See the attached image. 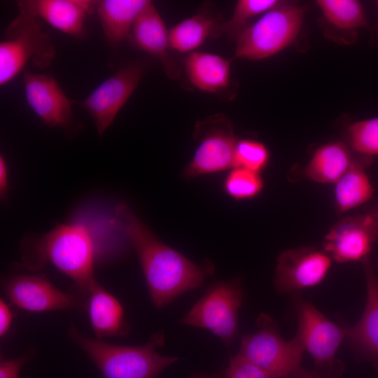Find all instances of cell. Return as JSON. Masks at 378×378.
<instances>
[{"label":"cell","mask_w":378,"mask_h":378,"mask_svg":"<svg viewBox=\"0 0 378 378\" xmlns=\"http://www.w3.org/2000/svg\"><path fill=\"white\" fill-rule=\"evenodd\" d=\"M298 318L297 335L314 360V374L317 378H337L343 368L335 355L346 337V328L337 326L305 301L298 304Z\"/></svg>","instance_id":"obj_8"},{"label":"cell","mask_w":378,"mask_h":378,"mask_svg":"<svg viewBox=\"0 0 378 378\" xmlns=\"http://www.w3.org/2000/svg\"><path fill=\"white\" fill-rule=\"evenodd\" d=\"M70 338L86 354L104 378H155L178 360L164 356L157 348L164 343L158 332L141 346H118L102 340L87 337L72 326Z\"/></svg>","instance_id":"obj_3"},{"label":"cell","mask_w":378,"mask_h":378,"mask_svg":"<svg viewBox=\"0 0 378 378\" xmlns=\"http://www.w3.org/2000/svg\"><path fill=\"white\" fill-rule=\"evenodd\" d=\"M316 4L325 20L336 29L355 31L368 26L364 8L358 1L318 0Z\"/></svg>","instance_id":"obj_24"},{"label":"cell","mask_w":378,"mask_h":378,"mask_svg":"<svg viewBox=\"0 0 378 378\" xmlns=\"http://www.w3.org/2000/svg\"><path fill=\"white\" fill-rule=\"evenodd\" d=\"M257 323L256 332L243 336L237 354L271 378H285L300 368L304 349L299 337L296 335L291 340H284L265 314L260 315Z\"/></svg>","instance_id":"obj_6"},{"label":"cell","mask_w":378,"mask_h":378,"mask_svg":"<svg viewBox=\"0 0 378 378\" xmlns=\"http://www.w3.org/2000/svg\"><path fill=\"white\" fill-rule=\"evenodd\" d=\"M305 12L303 6L280 1L237 36L234 57L260 60L290 46L299 35Z\"/></svg>","instance_id":"obj_4"},{"label":"cell","mask_w":378,"mask_h":378,"mask_svg":"<svg viewBox=\"0 0 378 378\" xmlns=\"http://www.w3.org/2000/svg\"><path fill=\"white\" fill-rule=\"evenodd\" d=\"M262 187L263 181L259 173L239 167H234L223 183L225 192L237 200L255 197Z\"/></svg>","instance_id":"obj_26"},{"label":"cell","mask_w":378,"mask_h":378,"mask_svg":"<svg viewBox=\"0 0 378 378\" xmlns=\"http://www.w3.org/2000/svg\"><path fill=\"white\" fill-rule=\"evenodd\" d=\"M23 83L29 106L46 125L62 128L71 125V101L54 77L24 71Z\"/></svg>","instance_id":"obj_14"},{"label":"cell","mask_w":378,"mask_h":378,"mask_svg":"<svg viewBox=\"0 0 378 378\" xmlns=\"http://www.w3.org/2000/svg\"><path fill=\"white\" fill-rule=\"evenodd\" d=\"M225 378H271L259 368L237 354L224 371Z\"/></svg>","instance_id":"obj_29"},{"label":"cell","mask_w":378,"mask_h":378,"mask_svg":"<svg viewBox=\"0 0 378 378\" xmlns=\"http://www.w3.org/2000/svg\"><path fill=\"white\" fill-rule=\"evenodd\" d=\"M148 0L97 1L95 10L107 40L118 44L129 38L131 31Z\"/></svg>","instance_id":"obj_18"},{"label":"cell","mask_w":378,"mask_h":378,"mask_svg":"<svg viewBox=\"0 0 378 378\" xmlns=\"http://www.w3.org/2000/svg\"><path fill=\"white\" fill-rule=\"evenodd\" d=\"M365 165L363 162L354 161L336 182L335 202L340 211L354 209L371 199L373 190L365 172Z\"/></svg>","instance_id":"obj_23"},{"label":"cell","mask_w":378,"mask_h":378,"mask_svg":"<svg viewBox=\"0 0 378 378\" xmlns=\"http://www.w3.org/2000/svg\"><path fill=\"white\" fill-rule=\"evenodd\" d=\"M85 295L87 311L97 339L122 337L128 333L129 326L120 303L96 279L90 284Z\"/></svg>","instance_id":"obj_17"},{"label":"cell","mask_w":378,"mask_h":378,"mask_svg":"<svg viewBox=\"0 0 378 378\" xmlns=\"http://www.w3.org/2000/svg\"><path fill=\"white\" fill-rule=\"evenodd\" d=\"M221 24L214 17L198 13L175 24L169 31L171 49L181 52H191L201 46Z\"/></svg>","instance_id":"obj_22"},{"label":"cell","mask_w":378,"mask_h":378,"mask_svg":"<svg viewBox=\"0 0 378 378\" xmlns=\"http://www.w3.org/2000/svg\"><path fill=\"white\" fill-rule=\"evenodd\" d=\"M350 143L357 153L378 155V118L356 122L349 127Z\"/></svg>","instance_id":"obj_28"},{"label":"cell","mask_w":378,"mask_h":378,"mask_svg":"<svg viewBox=\"0 0 378 378\" xmlns=\"http://www.w3.org/2000/svg\"><path fill=\"white\" fill-rule=\"evenodd\" d=\"M186 75L198 89L218 93L230 83V61L216 54L192 52L184 61Z\"/></svg>","instance_id":"obj_20"},{"label":"cell","mask_w":378,"mask_h":378,"mask_svg":"<svg viewBox=\"0 0 378 378\" xmlns=\"http://www.w3.org/2000/svg\"><path fill=\"white\" fill-rule=\"evenodd\" d=\"M2 288L13 304L30 312L66 309L80 305L76 297L59 290L49 281L36 276H13L4 281Z\"/></svg>","instance_id":"obj_13"},{"label":"cell","mask_w":378,"mask_h":378,"mask_svg":"<svg viewBox=\"0 0 378 378\" xmlns=\"http://www.w3.org/2000/svg\"><path fill=\"white\" fill-rule=\"evenodd\" d=\"M224 371L225 370L223 369L218 373H214L212 374L209 375H197L195 376L193 378H223L224 377Z\"/></svg>","instance_id":"obj_34"},{"label":"cell","mask_w":378,"mask_h":378,"mask_svg":"<svg viewBox=\"0 0 378 378\" xmlns=\"http://www.w3.org/2000/svg\"><path fill=\"white\" fill-rule=\"evenodd\" d=\"M378 223V209L372 213Z\"/></svg>","instance_id":"obj_35"},{"label":"cell","mask_w":378,"mask_h":378,"mask_svg":"<svg viewBox=\"0 0 378 378\" xmlns=\"http://www.w3.org/2000/svg\"><path fill=\"white\" fill-rule=\"evenodd\" d=\"M194 138L198 146L184 169L185 177L195 178L234 167L237 140L233 125L225 115L216 114L197 122Z\"/></svg>","instance_id":"obj_9"},{"label":"cell","mask_w":378,"mask_h":378,"mask_svg":"<svg viewBox=\"0 0 378 378\" xmlns=\"http://www.w3.org/2000/svg\"><path fill=\"white\" fill-rule=\"evenodd\" d=\"M244 293L238 280L212 284L180 322L211 331L229 346L237 335Z\"/></svg>","instance_id":"obj_7"},{"label":"cell","mask_w":378,"mask_h":378,"mask_svg":"<svg viewBox=\"0 0 378 378\" xmlns=\"http://www.w3.org/2000/svg\"><path fill=\"white\" fill-rule=\"evenodd\" d=\"M285 378H317L316 375L312 372H309L302 368H299Z\"/></svg>","instance_id":"obj_33"},{"label":"cell","mask_w":378,"mask_h":378,"mask_svg":"<svg viewBox=\"0 0 378 378\" xmlns=\"http://www.w3.org/2000/svg\"><path fill=\"white\" fill-rule=\"evenodd\" d=\"M378 233L372 214L342 219L325 237V251L339 262L363 260L368 256Z\"/></svg>","instance_id":"obj_12"},{"label":"cell","mask_w":378,"mask_h":378,"mask_svg":"<svg viewBox=\"0 0 378 378\" xmlns=\"http://www.w3.org/2000/svg\"><path fill=\"white\" fill-rule=\"evenodd\" d=\"M97 1L22 0L18 1L20 13L41 18L57 29L75 38L85 32L87 15L93 13Z\"/></svg>","instance_id":"obj_15"},{"label":"cell","mask_w":378,"mask_h":378,"mask_svg":"<svg viewBox=\"0 0 378 378\" xmlns=\"http://www.w3.org/2000/svg\"><path fill=\"white\" fill-rule=\"evenodd\" d=\"M377 6H378V1L377 2Z\"/></svg>","instance_id":"obj_36"},{"label":"cell","mask_w":378,"mask_h":378,"mask_svg":"<svg viewBox=\"0 0 378 378\" xmlns=\"http://www.w3.org/2000/svg\"><path fill=\"white\" fill-rule=\"evenodd\" d=\"M270 153L261 142L253 139L238 140L234 156V167H239L259 173L267 164Z\"/></svg>","instance_id":"obj_27"},{"label":"cell","mask_w":378,"mask_h":378,"mask_svg":"<svg viewBox=\"0 0 378 378\" xmlns=\"http://www.w3.org/2000/svg\"><path fill=\"white\" fill-rule=\"evenodd\" d=\"M24 263L33 269L50 262L71 278L83 294L94 280V246L85 227L77 224L58 225L50 232L24 239Z\"/></svg>","instance_id":"obj_2"},{"label":"cell","mask_w":378,"mask_h":378,"mask_svg":"<svg viewBox=\"0 0 378 378\" xmlns=\"http://www.w3.org/2000/svg\"><path fill=\"white\" fill-rule=\"evenodd\" d=\"M144 73L142 65L121 68L97 86L80 104L102 136L138 86Z\"/></svg>","instance_id":"obj_10"},{"label":"cell","mask_w":378,"mask_h":378,"mask_svg":"<svg viewBox=\"0 0 378 378\" xmlns=\"http://www.w3.org/2000/svg\"><path fill=\"white\" fill-rule=\"evenodd\" d=\"M367 284L364 312L353 327L346 328V337L370 356L378 358V279L369 256L363 260Z\"/></svg>","instance_id":"obj_19"},{"label":"cell","mask_w":378,"mask_h":378,"mask_svg":"<svg viewBox=\"0 0 378 378\" xmlns=\"http://www.w3.org/2000/svg\"><path fill=\"white\" fill-rule=\"evenodd\" d=\"M280 1L239 0L237 2L231 18L222 22L221 31L235 38L248 27L250 20L270 10Z\"/></svg>","instance_id":"obj_25"},{"label":"cell","mask_w":378,"mask_h":378,"mask_svg":"<svg viewBox=\"0 0 378 378\" xmlns=\"http://www.w3.org/2000/svg\"><path fill=\"white\" fill-rule=\"evenodd\" d=\"M331 266V258L324 251L302 247L282 252L277 260L274 286L288 293L319 284Z\"/></svg>","instance_id":"obj_11"},{"label":"cell","mask_w":378,"mask_h":378,"mask_svg":"<svg viewBox=\"0 0 378 378\" xmlns=\"http://www.w3.org/2000/svg\"><path fill=\"white\" fill-rule=\"evenodd\" d=\"M353 161L349 149L342 143L330 142L319 147L306 169V176L316 182L336 183Z\"/></svg>","instance_id":"obj_21"},{"label":"cell","mask_w":378,"mask_h":378,"mask_svg":"<svg viewBox=\"0 0 378 378\" xmlns=\"http://www.w3.org/2000/svg\"><path fill=\"white\" fill-rule=\"evenodd\" d=\"M8 192V169L4 158L0 157V195L4 199Z\"/></svg>","instance_id":"obj_32"},{"label":"cell","mask_w":378,"mask_h":378,"mask_svg":"<svg viewBox=\"0 0 378 378\" xmlns=\"http://www.w3.org/2000/svg\"><path fill=\"white\" fill-rule=\"evenodd\" d=\"M31 354L12 359H1L0 362V378H19L22 366L30 358Z\"/></svg>","instance_id":"obj_30"},{"label":"cell","mask_w":378,"mask_h":378,"mask_svg":"<svg viewBox=\"0 0 378 378\" xmlns=\"http://www.w3.org/2000/svg\"><path fill=\"white\" fill-rule=\"evenodd\" d=\"M6 35L8 40L0 43L1 86L11 81L29 61L44 69L55 59V46L38 18L19 13L9 24Z\"/></svg>","instance_id":"obj_5"},{"label":"cell","mask_w":378,"mask_h":378,"mask_svg":"<svg viewBox=\"0 0 378 378\" xmlns=\"http://www.w3.org/2000/svg\"><path fill=\"white\" fill-rule=\"evenodd\" d=\"M111 223L134 246L156 308L197 288L213 272L211 263L196 265L162 242L126 205L116 207Z\"/></svg>","instance_id":"obj_1"},{"label":"cell","mask_w":378,"mask_h":378,"mask_svg":"<svg viewBox=\"0 0 378 378\" xmlns=\"http://www.w3.org/2000/svg\"><path fill=\"white\" fill-rule=\"evenodd\" d=\"M128 38L135 48L158 59L169 78L179 77L180 68L169 53V31L151 1L136 20Z\"/></svg>","instance_id":"obj_16"},{"label":"cell","mask_w":378,"mask_h":378,"mask_svg":"<svg viewBox=\"0 0 378 378\" xmlns=\"http://www.w3.org/2000/svg\"><path fill=\"white\" fill-rule=\"evenodd\" d=\"M13 320V314L4 300H0V336L4 337L8 332Z\"/></svg>","instance_id":"obj_31"}]
</instances>
